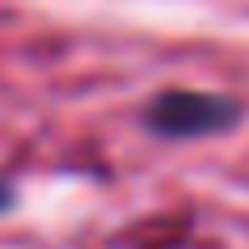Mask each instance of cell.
<instances>
[{
    "mask_svg": "<svg viewBox=\"0 0 249 249\" xmlns=\"http://www.w3.org/2000/svg\"><path fill=\"white\" fill-rule=\"evenodd\" d=\"M235 120V107L226 97H198V92H171L152 107V124L166 134H198Z\"/></svg>",
    "mask_w": 249,
    "mask_h": 249,
    "instance_id": "1",
    "label": "cell"
}]
</instances>
